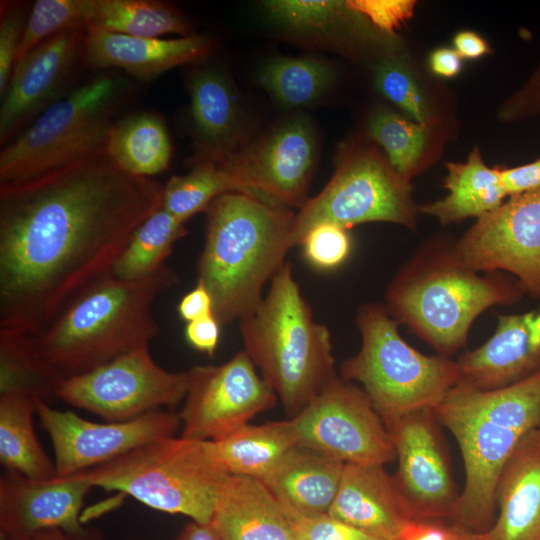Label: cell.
Masks as SVG:
<instances>
[{"instance_id":"1","label":"cell","mask_w":540,"mask_h":540,"mask_svg":"<svg viewBox=\"0 0 540 540\" xmlns=\"http://www.w3.org/2000/svg\"><path fill=\"white\" fill-rule=\"evenodd\" d=\"M162 190L106 154L0 187V335L39 334L109 275Z\"/></svg>"},{"instance_id":"2","label":"cell","mask_w":540,"mask_h":540,"mask_svg":"<svg viewBox=\"0 0 540 540\" xmlns=\"http://www.w3.org/2000/svg\"><path fill=\"white\" fill-rule=\"evenodd\" d=\"M178 282L165 266L141 280L107 275L72 301L42 332L23 336L33 360L53 383L89 372L142 346L158 333L157 295Z\"/></svg>"},{"instance_id":"3","label":"cell","mask_w":540,"mask_h":540,"mask_svg":"<svg viewBox=\"0 0 540 540\" xmlns=\"http://www.w3.org/2000/svg\"><path fill=\"white\" fill-rule=\"evenodd\" d=\"M433 412L456 439L465 470L464 488L448 521L481 535L495 521L496 488L505 464L521 439L540 429V370L492 390L457 383Z\"/></svg>"},{"instance_id":"4","label":"cell","mask_w":540,"mask_h":540,"mask_svg":"<svg viewBox=\"0 0 540 540\" xmlns=\"http://www.w3.org/2000/svg\"><path fill=\"white\" fill-rule=\"evenodd\" d=\"M294 218L290 208L251 193L228 192L210 204L197 282L221 326L258 308L265 284L285 264Z\"/></svg>"},{"instance_id":"5","label":"cell","mask_w":540,"mask_h":540,"mask_svg":"<svg viewBox=\"0 0 540 540\" xmlns=\"http://www.w3.org/2000/svg\"><path fill=\"white\" fill-rule=\"evenodd\" d=\"M524 294L516 279L500 272L472 270L454 244L423 246L398 271L385 295L387 312L398 324L449 357L462 348L474 320L496 305H512Z\"/></svg>"},{"instance_id":"6","label":"cell","mask_w":540,"mask_h":540,"mask_svg":"<svg viewBox=\"0 0 540 540\" xmlns=\"http://www.w3.org/2000/svg\"><path fill=\"white\" fill-rule=\"evenodd\" d=\"M239 328L244 351L291 418L337 376L330 332L314 321L289 263Z\"/></svg>"},{"instance_id":"7","label":"cell","mask_w":540,"mask_h":540,"mask_svg":"<svg viewBox=\"0 0 540 540\" xmlns=\"http://www.w3.org/2000/svg\"><path fill=\"white\" fill-rule=\"evenodd\" d=\"M133 83L114 70L77 85L2 147L0 187L30 183L106 154V139Z\"/></svg>"},{"instance_id":"8","label":"cell","mask_w":540,"mask_h":540,"mask_svg":"<svg viewBox=\"0 0 540 540\" xmlns=\"http://www.w3.org/2000/svg\"><path fill=\"white\" fill-rule=\"evenodd\" d=\"M227 475L212 441L171 436L70 477L92 487L123 492L155 510L206 524L211 521Z\"/></svg>"},{"instance_id":"9","label":"cell","mask_w":540,"mask_h":540,"mask_svg":"<svg viewBox=\"0 0 540 540\" xmlns=\"http://www.w3.org/2000/svg\"><path fill=\"white\" fill-rule=\"evenodd\" d=\"M356 324L361 347L342 363L340 377L361 384L386 427L408 413L435 409L459 382L457 361L410 346L383 304H365Z\"/></svg>"},{"instance_id":"10","label":"cell","mask_w":540,"mask_h":540,"mask_svg":"<svg viewBox=\"0 0 540 540\" xmlns=\"http://www.w3.org/2000/svg\"><path fill=\"white\" fill-rule=\"evenodd\" d=\"M367 222L414 229L416 212L409 183L376 151L357 149L342 159L323 190L295 214L290 245H300L308 231L320 223L348 230Z\"/></svg>"},{"instance_id":"11","label":"cell","mask_w":540,"mask_h":540,"mask_svg":"<svg viewBox=\"0 0 540 540\" xmlns=\"http://www.w3.org/2000/svg\"><path fill=\"white\" fill-rule=\"evenodd\" d=\"M189 373L170 372L139 347L89 372L62 380L55 397L107 422H123L185 399Z\"/></svg>"},{"instance_id":"12","label":"cell","mask_w":540,"mask_h":540,"mask_svg":"<svg viewBox=\"0 0 540 540\" xmlns=\"http://www.w3.org/2000/svg\"><path fill=\"white\" fill-rule=\"evenodd\" d=\"M292 422L299 447L344 464L395 460L390 432L361 387L335 376Z\"/></svg>"},{"instance_id":"13","label":"cell","mask_w":540,"mask_h":540,"mask_svg":"<svg viewBox=\"0 0 540 540\" xmlns=\"http://www.w3.org/2000/svg\"><path fill=\"white\" fill-rule=\"evenodd\" d=\"M179 413L181 437L217 442L273 408L278 397L242 350L219 365L194 366Z\"/></svg>"},{"instance_id":"14","label":"cell","mask_w":540,"mask_h":540,"mask_svg":"<svg viewBox=\"0 0 540 540\" xmlns=\"http://www.w3.org/2000/svg\"><path fill=\"white\" fill-rule=\"evenodd\" d=\"M454 250L472 270L510 273L524 293L540 299V188L477 218Z\"/></svg>"},{"instance_id":"15","label":"cell","mask_w":540,"mask_h":540,"mask_svg":"<svg viewBox=\"0 0 540 540\" xmlns=\"http://www.w3.org/2000/svg\"><path fill=\"white\" fill-rule=\"evenodd\" d=\"M317 159L314 126L305 116L282 123L261 139L239 147L225 162L242 192L287 208H302Z\"/></svg>"},{"instance_id":"16","label":"cell","mask_w":540,"mask_h":540,"mask_svg":"<svg viewBox=\"0 0 540 540\" xmlns=\"http://www.w3.org/2000/svg\"><path fill=\"white\" fill-rule=\"evenodd\" d=\"M36 414L50 437L56 477H67L111 461L146 443L174 436L181 426L175 411L155 410L123 422L96 423L36 399Z\"/></svg>"},{"instance_id":"17","label":"cell","mask_w":540,"mask_h":540,"mask_svg":"<svg viewBox=\"0 0 540 540\" xmlns=\"http://www.w3.org/2000/svg\"><path fill=\"white\" fill-rule=\"evenodd\" d=\"M432 409L408 413L387 426L396 458L394 474L415 520H449L460 494L453 481Z\"/></svg>"},{"instance_id":"18","label":"cell","mask_w":540,"mask_h":540,"mask_svg":"<svg viewBox=\"0 0 540 540\" xmlns=\"http://www.w3.org/2000/svg\"><path fill=\"white\" fill-rule=\"evenodd\" d=\"M87 30H68L36 46L13 71L1 97L0 144L22 133L44 110L74 88L80 65H85Z\"/></svg>"},{"instance_id":"19","label":"cell","mask_w":540,"mask_h":540,"mask_svg":"<svg viewBox=\"0 0 540 540\" xmlns=\"http://www.w3.org/2000/svg\"><path fill=\"white\" fill-rule=\"evenodd\" d=\"M91 488L70 476L36 481L7 471L0 479V536L30 540L39 531L57 528L71 540H98L80 522V510Z\"/></svg>"},{"instance_id":"20","label":"cell","mask_w":540,"mask_h":540,"mask_svg":"<svg viewBox=\"0 0 540 540\" xmlns=\"http://www.w3.org/2000/svg\"><path fill=\"white\" fill-rule=\"evenodd\" d=\"M460 380L480 390L517 383L540 370V306L499 315L493 335L458 360Z\"/></svg>"},{"instance_id":"21","label":"cell","mask_w":540,"mask_h":540,"mask_svg":"<svg viewBox=\"0 0 540 540\" xmlns=\"http://www.w3.org/2000/svg\"><path fill=\"white\" fill-rule=\"evenodd\" d=\"M328 514L380 540H398L414 520L394 475L380 464H345Z\"/></svg>"},{"instance_id":"22","label":"cell","mask_w":540,"mask_h":540,"mask_svg":"<svg viewBox=\"0 0 540 540\" xmlns=\"http://www.w3.org/2000/svg\"><path fill=\"white\" fill-rule=\"evenodd\" d=\"M213 47L212 39L205 35L166 39L90 29L85 64L97 69H122L133 78L149 81L177 66L204 60Z\"/></svg>"},{"instance_id":"23","label":"cell","mask_w":540,"mask_h":540,"mask_svg":"<svg viewBox=\"0 0 540 540\" xmlns=\"http://www.w3.org/2000/svg\"><path fill=\"white\" fill-rule=\"evenodd\" d=\"M194 137L193 164L225 162L238 148L242 114L228 76L212 66L192 70L187 81Z\"/></svg>"},{"instance_id":"24","label":"cell","mask_w":540,"mask_h":540,"mask_svg":"<svg viewBox=\"0 0 540 540\" xmlns=\"http://www.w3.org/2000/svg\"><path fill=\"white\" fill-rule=\"evenodd\" d=\"M497 515L480 540H540V429L527 433L496 488Z\"/></svg>"},{"instance_id":"25","label":"cell","mask_w":540,"mask_h":540,"mask_svg":"<svg viewBox=\"0 0 540 540\" xmlns=\"http://www.w3.org/2000/svg\"><path fill=\"white\" fill-rule=\"evenodd\" d=\"M210 524L221 540H293L287 515L266 484L256 478H225Z\"/></svg>"},{"instance_id":"26","label":"cell","mask_w":540,"mask_h":540,"mask_svg":"<svg viewBox=\"0 0 540 540\" xmlns=\"http://www.w3.org/2000/svg\"><path fill=\"white\" fill-rule=\"evenodd\" d=\"M344 465L298 447L263 482L284 509L303 516L326 514L336 498Z\"/></svg>"},{"instance_id":"27","label":"cell","mask_w":540,"mask_h":540,"mask_svg":"<svg viewBox=\"0 0 540 540\" xmlns=\"http://www.w3.org/2000/svg\"><path fill=\"white\" fill-rule=\"evenodd\" d=\"M444 187L447 194L432 203L419 206L418 212L447 225L469 217L479 218L496 209L508 196L500 170L489 168L479 148H474L464 163H447Z\"/></svg>"},{"instance_id":"28","label":"cell","mask_w":540,"mask_h":540,"mask_svg":"<svg viewBox=\"0 0 540 540\" xmlns=\"http://www.w3.org/2000/svg\"><path fill=\"white\" fill-rule=\"evenodd\" d=\"M268 19L286 36L338 49L362 26V16L347 1L273 0L263 3Z\"/></svg>"},{"instance_id":"29","label":"cell","mask_w":540,"mask_h":540,"mask_svg":"<svg viewBox=\"0 0 540 540\" xmlns=\"http://www.w3.org/2000/svg\"><path fill=\"white\" fill-rule=\"evenodd\" d=\"M216 456L228 474L264 481L299 447L292 419L246 425L213 442Z\"/></svg>"},{"instance_id":"30","label":"cell","mask_w":540,"mask_h":540,"mask_svg":"<svg viewBox=\"0 0 540 540\" xmlns=\"http://www.w3.org/2000/svg\"><path fill=\"white\" fill-rule=\"evenodd\" d=\"M172 142L163 119L142 111L117 118L109 129L105 153L122 171L151 177L168 169Z\"/></svg>"},{"instance_id":"31","label":"cell","mask_w":540,"mask_h":540,"mask_svg":"<svg viewBox=\"0 0 540 540\" xmlns=\"http://www.w3.org/2000/svg\"><path fill=\"white\" fill-rule=\"evenodd\" d=\"M36 399L19 391L0 393V462L7 471L48 481L56 477V469L33 427Z\"/></svg>"},{"instance_id":"32","label":"cell","mask_w":540,"mask_h":540,"mask_svg":"<svg viewBox=\"0 0 540 540\" xmlns=\"http://www.w3.org/2000/svg\"><path fill=\"white\" fill-rule=\"evenodd\" d=\"M90 29L149 38L193 32L178 7L158 0H86V30Z\"/></svg>"},{"instance_id":"33","label":"cell","mask_w":540,"mask_h":540,"mask_svg":"<svg viewBox=\"0 0 540 540\" xmlns=\"http://www.w3.org/2000/svg\"><path fill=\"white\" fill-rule=\"evenodd\" d=\"M187 234L184 223L161 206L136 229L109 275L125 281L154 275L166 266L174 244Z\"/></svg>"},{"instance_id":"34","label":"cell","mask_w":540,"mask_h":540,"mask_svg":"<svg viewBox=\"0 0 540 540\" xmlns=\"http://www.w3.org/2000/svg\"><path fill=\"white\" fill-rule=\"evenodd\" d=\"M335 78L333 68L316 58L278 57L261 68L259 82L279 103L298 107L320 99Z\"/></svg>"},{"instance_id":"35","label":"cell","mask_w":540,"mask_h":540,"mask_svg":"<svg viewBox=\"0 0 540 540\" xmlns=\"http://www.w3.org/2000/svg\"><path fill=\"white\" fill-rule=\"evenodd\" d=\"M228 192H242L234 177L217 163L199 162L188 174L172 176L163 185L162 207L185 223Z\"/></svg>"},{"instance_id":"36","label":"cell","mask_w":540,"mask_h":540,"mask_svg":"<svg viewBox=\"0 0 540 540\" xmlns=\"http://www.w3.org/2000/svg\"><path fill=\"white\" fill-rule=\"evenodd\" d=\"M368 128L371 137L384 148L390 166L409 182L425 144L426 124L379 110L371 117Z\"/></svg>"},{"instance_id":"37","label":"cell","mask_w":540,"mask_h":540,"mask_svg":"<svg viewBox=\"0 0 540 540\" xmlns=\"http://www.w3.org/2000/svg\"><path fill=\"white\" fill-rule=\"evenodd\" d=\"M76 29L86 30V0L36 1L31 7L15 66L43 41Z\"/></svg>"},{"instance_id":"38","label":"cell","mask_w":540,"mask_h":540,"mask_svg":"<svg viewBox=\"0 0 540 540\" xmlns=\"http://www.w3.org/2000/svg\"><path fill=\"white\" fill-rule=\"evenodd\" d=\"M6 391L44 400L55 396L56 385L40 371L19 335H0V393Z\"/></svg>"},{"instance_id":"39","label":"cell","mask_w":540,"mask_h":540,"mask_svg":"<svg viewBox=\"0 0 540 540\" xmlns=\"http://www.w3.org/2000/svg\"><path fill=\"white\" fill-rule=\"evenodd\" d=\"M374 83L385 98L417 123L426 124L427 111L422 95L407 68L398 60L383 59L375 70Z\"/></svg>"},{"instance_id":"40","label":"cell","mask_w":540,"mask_h":540,"mask_svg":"<svg viewBox=\"0 0 540 540\" xmlns=\"http://www.w3.org/2000/svg\"><path fill=\"white\" fill-rule=\"evenodd\" d=\"M300 245L306 260L321 270L338 267L351 251L348 230L333 223L317 224L308 231Z\"/></svg>"},{"instance_id":"41","label":"cell","mask_w":540,"mask_h":540,"mask_svg":"<svg viewBox=\"0 0 540 540\" xmlns=\"http://www.w3.org/2000/svg\"><path fill=\"white\" fill-rule=\"evenodd\" d=\"M28 4L2 1L0 5V96L8 87L16 64L19 46L28 22Z\"/></svg>"},{"instance_id":"42","label":"cell","mask_w":540,"mask_h":540,"mask_svg":"<svg viewBox=\"0 0 540 540\" xmlns=\"http://www.w3.org/2000/svg\"><path fill=\"white\" fill-rule=\"evenodd\" d=\"M284 511L291 525L293 540H380L328 513L303 516L286 509Z\"/></svg>"},{"instance_id":"43","label":"cell","mask_w":540,"mask_h":540,"mask_svg":"<svg viewBox=\"0 0 540 540\" xmlns=\"http://www.w3.org/2000/svg\"><path fill=\"white\" fill-rule=\"evenodd\" d=\"M348 5L376 28L391 32L412 15L413 1H347Z\"/></svg>"},{"instance_id":"44","label":"cell","mask_w":540,"mask_h":540,"mask_svg":"<svg viewBox=\"0 0 540 540\" xmlns=\"http://www.w3.org/2000/svg\"><path fill=\"white\" fill-rule=\"evenodd\" d=\"M473 533L442 519L411 520L398 540H467Z\"/></svg>"},{"instance_id":"45","label":"cell","mask_w":540,"mask_h":540,"mask_svg":"<svg viewBox=\"0 0 540 540\" xmlns=\"http://www.w3.org/2000/svg\"><path fill=\"white\" fill-rule=\"evenodd\" d=\"M220 326L214 314L188 322L185 327L186 340L197 351L213 357L219 342Z\"/></svg>"},{"instance_id":"46","label":"cell","mask_w":540,"mask_h":540,"mask_svg":"<svg viewBox=\"0 0 540 540\" xmlns=\"http://www.w3.org/2000/svg\"><path fill=\"white\" fill-rule=\"evenodd\" d=\"M500 176L509 197L539 189L540 158L525 165L501 169Z\"/></svg>"},{"instance_id":"47","label":"cell","mask_w":540,"mask_h":540,"mask_svg":"<svg viewBox=\"0 0 540 540\" xmlns=\"http://www.w3.org/2000/svg\"><path fill=\"white\" fill-rule=\"evenodd\" d=\"M177 311L179 317L187 323L214 314L212 297L208 290L197 282L180 300Z\"/></svg>"},{"instance_id":"48","label":"cell","mask_w":540,"mask_h":540,"mask_svg":"<svg viewBox=\"0 0 540 540\" xmlns=\"http://www.w3.org/2000/svg\"><path fill=\"white\" fill-rule=\"evenodd\" d=\"M430 67L436 75L453 77L461 70V56L450 48L436 49L430 56Z\"/></svg>"},{"instance_id":"49","label":"cell","mask_w":540,"mask_h":540,"mask_svg":"<svg viewBox=\"0 0 540 540\" xmlns=\"http://www.w3.org/2000/svg\"><path fill=\"white\" fill-rule=\"evenodd\" d=\"M455 51L461 58L476 59L488 53L486 41L471 31H462L453 39Z\"/></svg>"},{"instance_id":"50","label":"cell","mask_w":540,"mask_h":540,"mask_svg":"<svg viewBox=\"0 0 540 540\" xmlns=\"http://www.w3.org/2000/svg\"><path fill=\"white\" fill-rule=\"evenodd\" d=\"M177 540H221L210 523L189 522Z\"/></svg>"},{"instance_id":"51","label":"cell","mask_w":540,"mask_h":540,"mask_svg":"<svg viewBox=\"0 0 540 540\" xmlns=\"http://www.w3.org/2000/svg\"><path fill=\"white\" fill-rule=\"evenodd\" d=\"M30 540H71L70 537L61 529H45L39 531L31 537Z\"/></svg>"},{"instance_id":"52","label":"cell","mask_w":540,"mask_h":540,"mask_svg":"<svg viewBox=\"0 0 540 540\" xmlns=\"http://www.w3.org/2000/svg\"><path fill=\"white\" fill-rule=\"evenodd\" d=\"M467 540H480V539H479V535L472 534Z\"/></svg>"},{"instance_id":"53","label":"cell","mask_w":540,"mask_h":540,"mask_svg":"<svg viewBox=\"0 0 540 540\" xmlns=\"http://www.w3.org/2000/svg\"><path fill=\"white\" fill-rule=\"evenodd\" d=\"M0 540H5L2 536H0Z\"/></svg>"}]
</instances>
